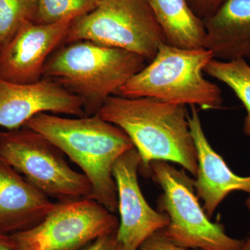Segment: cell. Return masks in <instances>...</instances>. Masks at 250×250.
Wrapping results in <instances>:
<instances>
[{"instance_id": "cell-9", "label": "cell", "mask_w": 250, "mask_h": 250, "mask_svg": "<svg viewBox=\"0 0 250 250\" xmlns=\"http://www.w3.org/2000/svg\"><path fill=\"white\" fill-rule=\"evenodd\" d=\"M141 156L134 147L122 154L113 167L121 221L117 239L123 250H136L143 241L170 223L166 213L153 209L139 183Z\"/></svg>"}, {"instance_id": "cell-18", "label": "cell", "mask_w": 250, "mask_h": 250, "mask_svg": "<svg viewBox=\"0 0 250 250\" xmlns=\"http://www.w3.org/2000/svg\"><path fill=\"white\" fill-rule=\"evenodd\" d=\"M36 0H0V49L24 22L35 21Z\"/></svg>"}, {"instance_id": "cell-10", "label": "cell", "mask_w": 250, "mask_h": 250, "mask_svg": "<svg viewBox=\"0 0 250 250\" xmlns=\"http://www.w3.org/2000/svg\"><path fill=\"white\" fill-rule=\"evenodd\" d=\"M73 20L41 24L28 21L0 49V79L18 83L39 82L49 57L64 42Z\"/></svg>"}, {"instance_id": "cell-5", "label": "cell", "mask_w": 250, "mask_h": 250, "mask_svg": "<svg viewBox=\"0 0 250 250\" xmlns=\"http://www.w3.org/2000/svg\"><path fill=\"white\" fill-rule=\"evenodd\" d=\"M147 177L163 190L158 207L170 219L166 236L182 248L198 250H242L245 240L228 236L222 224L213 223L199 202L194 182L185 170L168 162L151 163Z\"/></svg>"}, {"instance_id": "cell-12", "label": "cell", "mask_w": 250, "mask_h": 250, "mask_svg": "<svg viewBox=\"0 0 250 250\" xmlns=\"http://www.w3.org/2000/svg\"><path fill=\"white\" fill-rule=\"evenodd\" d=\"M189 126L197 156V172L194 182L197 197L203 201V209L209 218L220 204L233 191L250 195V176L237 175L220 154L211 147L202 127L196 106H190Z\"/></svg>"}, {"instance_id": "cell-19", "label": "cell", "mask_w": 250, "mask_h": 250, "mask_svg": "<svg viewBox=\"0 0 250 250\" xmlns=\"http://www.w3.org/2000/svg\"><path fill=\"white\" fill-rule=\"evenodd\" d=\"M136 250H198L187 249L174 244L166 236L164 229L156 231Z\"/></svg>"}, {"instance_id": "cell-13", "label": "cell", "mask_w": 250, "mask_h": 250, "mask_svg": "<svg viewBox=\"0 0 250 250\" xmlns=\"http://www.w3.org/2000/svg\"><path fill=\"white\" fill-rule=\"evenodd\" d=\"M55 204L0 157V233L11 235L35 226Z\"/></svg>"}, {"instance_id": "cell-1", "label": "cell", "mask_w": 250, "mask_h": 250, "mask_svg": "<svg viewBox=\"0 0 250 250\" xmlns=\"http://www.w3.org/2000/svg\"><path fill=\"white\" fill-rule=\"evenodd\" d=\"M98 113L129 136L141 156L139 171L146 177L149 165L155 161L175 163L196 176V147L185 106L114 95Z\"/></svg>"}, {"instance_id": "cell-21", "label": "cell", "mask_w": 250, "mask_h": 250, "mask_svg": "<svg viewBox=\"0 0 250 250\" xmlns=\"http://www.w3.org/2000/svg\"><path fill=\"white\" fill-rule=\"evenodd\" d=\"M80 250H123L117 239L116 231L97 238Z\"/></svg>"}, {"instance_id": "cell-20", "label": "cell", "mask_w": 250, "mask_h": 250, "mask_svg": "<svg viewBox=\"0 0 250 250\" xmlns=\"http://www.w3.org/2000/svg\"><path fill=\"white\" fill-rule=\"evenodd\" d=\"M225 1L226 0H187L192 11L202 20L213 14Z\"/></svg>"}, {"instance_id": "cell-2", "label": "cell", "mask_w": 250, "mask_h": 250, "mask_svg": "<svg viewBox=\"0 0 250 250\" xmlns=\"http://www.w3.org/2000/svg\"><path fill=\"white\" fill-rule=\"evenodd\" d=\"M23 126L40 133L78 165L91 184L89 199L111 213L118 210L113 166L122 154L134 147L124 131L98 113L65 118L41 113Z\"/></svg>"}, {"instance_id": "cell-6", "label": "cell", "mask_w": 250, "mask_h": 250, "mask_svg": "<svg viewBox=\"0 0 250 250\" xmlns=\"http://www.w3.org/2000/svg\"><path fill=\"white\" fill-rule=\"evenodd\" d=\"M78 41L128 51L148 62L166 42L146 0H100L93 11L72 22L64 42Z\"/></svg>"}, {"instance_id": "cell-23", "label": "cell", "mask_w": 250, "mask_h": 250, "mask_svg": "<svg viewBox=\"0 0 250 250\" xmlns=\"http://www.w3.org/2000/svg\"><path fill=\"white\" fill-rule=\"evenodd\" d=\"M242 250H250V234L247 239L245 240L244 246Z\"/></svg>"}, {"instance_id": "cell-17", "label": "cell", "mask_w": 250, "mask_h": 250, "mask_svg": "<svg viewBox=\"0 0 250 250\" xmlns=\"http://www.w3.org/2000/svg\"><path fill=\"white\" fill-rule=\"evenodd\" d=\"M100 0H36L37 11L34 22L47 24L62 20L73 21L93 11Z\"/></svg>"}, {"instance_id": "cell-8", "label": "cell", "mask_w": 250, "mask_h": 250, "mask_svg": "<svg viewBox=\"0 0 250 250\" xmlns=\"http://www.w3.org/2000/svg\"><path fill=\"white\" fill-rule=\"evenodd\" d=\"M116 215L89 198L58 202L35 226L10 235L12 250H80L116 232Z\"/></svg>"}, {"instance_id": "cell-22", "label": "cell", "mask_w": 250, "mask_h": 250, "mask_svg": "<svg viewBox=\"0 0 250 250\" xmlns=\"http://www.w3.org/2000/svg\"><path fill=\"white\" fill-rule=\"evenodd\" d=\"M13 244L10 235L0 233V250H12Z\"/></svg>"}, {"instance_id": "cell-11", "label": "cell", "mask_w": 250, "mask_h": 250, "mask_svg": "<svg viewBox=\"0 0 250 250\" xmlns=\"http://www.w3.org/2000/svg\"><path fill=\"white\" fill-rule=\"evenodd\" d=\"M41 113L85 116L82 99L54 81L18 83L0 79V126L20 129Z\"/></svg>"}, {"instance_id": "cell-4", "label": "cell", "mask_w": 250, "mask_h": 250, "mask_svg": "<svg viewBox=\"0 0 250 250\" xmlns=\"http://www.w3.org/2000/svg\"><path fill=\"white\" fill-rule=\"evenodd\" d=\"M213 59V54L205 47L179 48L165 42L155 57L130 78L117 95L218 109L223 103L221 90L203 75Z\"/></svg>"}, {"instance_id": "cell-15", "label": "cell", "mask_w": 250, "mask_h": 250, "mask_svg": "<svg viewBox=\"0 0 250 250\" xmlns=\"http://www.w3.org/2000/svg\"><path fill=\"white\" fill-rule=\"evenodd\" d=\"M165 37L166 43L184 49L203 48L206 31L187 0H146Z\"/></svg>"}, {"instance_id": "cell-3", "label": "cell", "mask_w": 250, "mask_h": 250, "mask_svg": "<svg viewBox=\"0 0 250 250\" xmlns=\"http://www.w3.org/2000/svg\"><path fill=\"white\" fill-rule=\"evenodd\" d=\"M146 62L128 51L78 41L54 51L46 62L42 77L80 97L85 116H93Z\"/></svg>"}, {"instance_id": "cell-7", "label": "cell", "mask_w": 250, "mask_h": 250, "mask_svg": "<svg viewBox=\"0 0 250 250\" xmlns=\"http://www.w3.org/2000/svg\"><path fill=\"white\" fill-rule=\"evenodd\" d=\"M65 154L34 130H0V157L36 188L59 202L90 198L92 186L83 173L72 170Z\"/></svg>"}, {"instance_id": "cell-24", "label": "cell", "mask_w": 250, "mask_h": 250, "mask_svg": "<svg viewBox=\"0 0 250 250\" xmlns=\"http://www.w3.org/2000/svg\"><path fill=\"white\" fill-rule=\"evenodd\" d=\"M246 205L247 207V208H248V210L250 211V195L249 197L247 198L246 201Z\"/></svg>"}, {"instance_id": "cell-14", "label": "cell", "mask_w": 250, "mask_h": 250, "mask_svg": "<svg viewBox=\"0 0 250 250\" xmlns=\"http://www.w3.org/2000/svg\"><path fill=\"white\" fill-rule=\"evenodd\" d=\"M202 21L213 59L250 60V0H226Z\"/></svg>"}, {"instance_id": "cell-16", "label": "cell", "mask_w": 250, "mask_h": 250, "mask_svg": "<svg viewBox=\"0 0 250 250\" xmlns=\"http://www.w3.org/2000/svg\"><path fill=\"white\" fill-rule=\"evenodd\" d=\"M205 72L229 87L246 108L243 131L250 136V65L245 59L220 61L213 59Z\"/></svg>"}]
</instances>
